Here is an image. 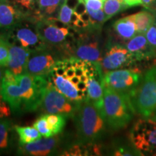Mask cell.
Returning a JSON list of instances; mask_svg holds the SVG:
<instances>
[{
  "mask_svg": "<svg viewBox=\"0 0 156 156\" xmlns=\"http://www.w3.org/2000/svg\"><path fill=\"white\" fill-rule=\"evenodd\" d=\"M17 79L16 83L2 82L0 95L14 114L36 112L41 106L45 89L51 81V75L24 73L17 75Z\"/></svg>",
  "mask_w": 156,
  "mask_h": 156,
  "instance_id": "1",
  "label": "cell"
},
{
  "mask_svg": "<svg viewBox=\"0 0 156 156\" xmlns=\"http://www.w3.org/2000/svg\"><path fill=\"white\" fill-rule=\"evenodd\" d=\"M73 119L79 143L95 144L106 134L108 126L102 113L87 98L82 101Z\"/></svg>",
  "mask_w": 156,
  "mask_h": 156,
  "instance_id": "2",
  "label": "cell"
},
{
  "mask_svg": "<svg viewBox=\"0 0 156 156\" xmlns=\"http://www.w3.org/2000/svg\"><path fill=\"white\" fill-rule=\"evenodd\" d=\"M103 91L101 113L107 126L113 130L126 127L136 114L130 96L107 87H103Z\"/></svg>",
  "mask_w": 156,
  "mask_h": 156,
  "instance_id": "3",
  "label": "cell"
},
{
  "mask_svg": "<svg viewBox=\"0 0 156 156\" xmlns=\"http://www.w3.org/2000/svg\"><path fill=\"white\" fill-rule=\"evenodd\" d=\"M130 98L136 114L147 117L156 110V67L148 69L142 75L137 87L130 95Z\"/></svg>",
  "mask_w": 156,
  "mask_h": 156,
  "instance_id": "4",
  "label": "cell"
},
{
  "mask_svg": "<svg viewBox=\"0 0 156 156\" xmlns=\"http://www.w3.org/2000/svg\"><path fill=\"white\" fill-rule=\"evenodd\" d=\"M1 34L9 44H16L28 49L30 52L36 51L49 46L41 38L37 32L36 23L27 18L16 23L12 27L5 29Z\"/></svg>",
  "mask_w": 156,
  "mask_h": 156,
  "instance_id": "5",
  "label": "cell"
},
{
  "mask_svg": "<svg viewBox=\"0 0 156 156\" xmlns=\"http://www.w3.org/2000/svg\"><path fill=\"white\" fill-rule=\"evenodd\" d=\"M130 141L142 155H156V117L150 116L136 120L130 130Z\"/></svg>",
  "mask_w": 156,
  "mask_h": 156,
  "instance_id": "6",
  "label": "cell"
},
{
  "mask_svg": "<svg viewBox=\"0 0 156 156\" xmlns=\"http://www.w3.org/2000/svg\"><path fill=\"white\" fill-rule=\"evenodd\" d=\"M100 30L94 28L77 30L73 56L84 61L101 63L103 53L99 34Z\"/></svg>",
  "mask_w": 156,
  "mask_h": 156,
  "instance_id": "7",
  "label": "cell"
},
{
  "mask_svg": "<svg viewBox=\"0 0 156 156\" xmlns=\"http://www.w3.org/2000/svg\"><path fill=\"white\" fill-rule=\"evenodd\" d=\"M81 102L68 98L51 82L45 89L40 107L44 114H62L67 118H73Z\"/></svg>",
  "mask_w": 156,
  "mask_h": 156,
  "instance_id": "8",
  "label": "cell"
},
{
  "mask_svg": "<svg viewBox=\"0 0 156 156\" xmlns=\"http://www.w3.org/2000/svg\"><path fill=\"white\" fill-rule=\"evenodd\" d=\"M141 70L136 67L110 71L103 75V85L130 96L142 80Z\"/></svg>",
  "mask_w": 156,
  "mask_h": 156,
  "instance_id": "9",
  "label": "cell"
},
{
  "mask_svg": "<svg viewBox=\"0 0 156 156\" xmlns=\"http://www.w3.org/2000/svg\"><path fill=\"white\" fill-rule=\"evenodd\" d=\"M135 63L133 56L125 45L116 42H108L100 64L104 75L113 70L133 66Z\"/></svg>",
  "mask_w": 156,
  "mask_h": 156,
  "instance_id": "10",
  "label": "cell"
},
{
  "mask_svg": "<svg viewBox=\"0 0 156 156\" xmlns=\"http://www.w3.org/2000/svg\"><path fill=\"white\" fill-rule=\"evenodd\" d=\"M64 136L58 135L41 138L36 141L18 145L17 153L20 155L30 156H46L62 155L66 146Z\"/></svg>",
  "mask_w": 156,
  "mask_h": 156,
  "instance_id": "11",
  "label": "cell"
},
{
  "mask_svg": "<svg viewBox=\"0 0 156 156\" xmlns=\"http://www.w3.org/2000/svg\"><path fill=\"white\" fill-rule=\"evenodd\" d=\"M47 48L30 52L25 73L31 75H48L53 71L56 62L60 59L62 54Z\"/></svg>",
  "mask_w": 156,
  "mask_h": 156,
  "instance_id": "12",
  "label": "cell"
},
{
  "mask_svg": "<svg viewBox=\"0 0 156 156\" xmlns=\"http://www.w3.org/2000/svg\"><path fill=\"white\" fill-rule=\"evenodd\" d=\"M36 27L41 38L50 46H62L69 34V26H59L55 20L41 19L36 23Z\"/></svg>",
  "mask_w": 156,
  "mask_h": 156,
  "instance_id": "13",
  "label": "cell"
},
{
  "mask_svg": "<svg viewBox=\"0 0 156 156\" xmlns=\"http://www.w3.org/2000/svg\"><path fill=\"white\" fill-rule=\"evenodd\" d=\"M124 45L136 62L150 60L156 56V51L148 44L145 34H136Z\"/></svg>",
  "mask_w": 156,
  "mask_h": 156,
  "instance_id": "14",
  "label": "cell"
},
{
  "mask_svg": "<svg viewBox=\"0 0 156 156\" xmlns=\"http://www.w3.org/2000/svg\"><path fill=\"white\" fill-rule=\"evenodd\" d=\"M9 55L7 64V69L15 75H20L25 73L30 51L20 45L9 44Z\"/></svg>",
  "mask_w": 156,
  "mask_h": 156,
  "instance_id": "15",
  "label": "cell"
},
{
  "mask_svg": "<svg viewBox=\"0 0 156 156\" xmlns=\"http://www.w3.org/2000/svg\"><path fill=\"white\" fill-rule=\"evenodd\" d=\"M25 15L8 0H0V29H8L25 18Z\"/></svg>",
  "mask_w": 156,
  "mask_h": 156,
  "instance_id": "16",
  "label": "cell"
},
{
  "mask_svg": "<svg viewBox=\"0 0 156 156\" xmlns=\"http://www.w3.org/2000/svg\"><path fill=\"white\" fill-rule=\"evenodd\" d=\"M17 132L8 118L0 119V154L9 153L15 146Z\"/></svg>",
  "mask_w": 156,
  "mask_h": 156,
  "instance_id": "17",
  "label": "cell"
},
{
  "mask_svg": "<svg viewBox=\"0 0 156 156\" xmlns=\"http://www.w3.org/2000/svg\"><path fill=\"white\" fill-rule=\"evenodd\" d=\"M113 28L116 36L124 42H126L137 34L133 15L116 20L113 24Z\"/></svg>",
  "mask_w": 156,
  "mask_h": 156,
  "instance_id": "18",
  "label": "cell"
},
{
  "mask_svg": "<svg viewBox=\"0 0 156 156\" xmlns=\"http://www.w3.org/2000/svg\"><path fill=\"white\" fill-rule=\"evenodd\" d=\"M87 98L99 110L102 111L103 105V80L97 77H90L87 82Z\"/></svg>",
  "mask_w": 156,
  "mask_h": 156,
  "instance_id": "19",
  "label": "cell"
},
{
  "mask_svg": "<svg viewBox=\"0 0 156 156\" xmlns=\"http://www.w3.org/2000/svg\"><path fill=\"white\" fill-rule=\"evenodd\" d=\"M65 0H37L38 12L41 19H58V12Z\"/></svg>",
  "mask_w": 156,
  "mask_h": 156,
  "instance_id": "20",
  "label": "cell"
},
{
  "mask_svg": "<svg viewBox=\"0 0 156 156\" xmlns=\"http://www.w3.org/2000/svg\"><path fill=\"white\" fill-rule=\"evenodd\" d=\"M51 83L60 93L68 98L73 101H83L78 95L77 88L68 78L64 76H53Z\"/></svg>",
  "mask_w": 156,
  "mask_h": 156,
  "instance_id": "21",
  "label": "cell"
},
{
  "mask_svg": "<svg viewBox=\"0 0 156 156\" xmlns=\"http://www.w3.org/2000/svg\"><path fill=\"white\" fill-rule=\"evenodd\" d=\"M133 17L137 34H145L150 27L155 22V15L148 9L134 14Z\"/></svg>",
  "mask_w": 156,
  "mask_h": 156,
  "instance_id": "22",
  "label": "cell"
},
{
  "mask_svg": "<svg viewBox=\"0 0 156 156\" xmlns=\"http://www.w3.org/2000/svg\"><path fill=\"white\" fill-rule=\"evenodd\" d=\"M15 130L18 135V145L30 143L42 138L41 134L34 126H15Z\"/></svg>",
  "mask_w": 156,
  "mask_h": 156,
  "instance_id": "23",
  "label": "cell"
},
{
  "mask_svg": "<svg viewBox=\"0 0 156 156\" xmlns=\"http://www.w3.org/2000/svg\"><path fill=\"white\" fill-rule=\"evenodd\" d=\"M49 127L54 135H58L63 131L67 122V116L62 114H44Z\"/></svg>",
  "mask_w": 156,
  "mask_h": 156,
  "instance_id": "24",
  "label": "cell"
},
{
  "mask_svg": "<svg viewBox=\"0 0 156 156\" xmlns=\"http://www.w3.org/2000/svg\"><path fill=\"white\" fill-rule=\"evenodd\" d=\"M11 4L18 9L25 17H31L38 13V8H36L37 0H8Z\"/></svg>",
  "mask_w": 156,
  "mask_h": 156,
  "instance_id": "25",
  "label": "cell"
},
{
  "mask_svg": "<svg viewBox=\"0 0 156 156\" xmlns=\"http://www.w3.org/2000/svg\"><path fill=\"white\" fill-rule=\"evenodd\" d=\"M128 8L124 0H104L103 9L108 20L120 12Z\"/></svg>",
  "mask_w": 156,
  "mask_h": 156,
  "instance_id": "26",
  "label": "cell"
},
{
  "mask_svg": "<svg viewBox=\"0 0 156 156\" xmlns=\"http://www.w3.org/2000/svg\"><path fill=\"white\" fill-rule=\"evenodd\" d=\"M87 11L90 15V27L88 28L101 29L103 23L107 20L106 16L103 9H101L99 10H93V9L87 7Z\"/></svg>",
  "mask_w": 156,
  "mask_h": 156,
  "instance_id": "27",
  "label": "cell"
},
{
  "mask_svg": "<svg viewBox=\"0 0 156 156\" xmlns=\"http://www.w3.org/2000/svg\"><path fill=\"white\" fill-rule=\"evenodd\" d=\"M114 155H142L135 147L132 142L131 144H118L114 147Z\"/></svg>",
  "mask_w": 156,
  "mask_h": 156,
  "instance_id": "28",
  "label": "cell"
},
{
  "mask_svg": "<svg viewBox=\"0 0 156 156\" xmlns=\"http://www.w3.org/2000/svg\"><path fill=\"white\" fill-rule=\"evenodd\" d=\"M34 126L40 132L43 137H50L54 136L49 127L44 114L42 115L34 123Z\"/></svg>",
  "mask_w": 156,
  "mask_h": 156,
  "instance_id": "29",
  "label": "cell"
},
{
  "mask_svg": "<svg viewBox=\"0 0 156 156\" xmlns=\"http://www.w3.org/2000/svg\"><path fill=\"white\" fill-rule=\"evenodd\" d=\"M9 44L0 34V66L7 67L9 61Z\"/></svg>",
  "mask_w": 156,
  "mask_h": 156,
  "instance_id": "30",
  "label": "cell"
},
{
  "mask_svg": "<svg viewBox=\"0 0 156 156\" xmlns=\"http://www.w3.org/2000/svg\"><path fill=\"white\" fill-rule=\"evenodd\" d=\"M74 12H75L74 9L71 8V7L64 2L63 5H62L61 8L59 9V12H58V20L60 22H62V23H64V24L69 26L72 15L73 14Z\"/></svg>",
  "mask_w": 156,
  "mask_h": 156,
  "instance_id": "31",
  "label": "cell"
},
{
  "mask_svg": "<svg viewBox=\"0 0 156 156\" xmlns=\"http://www.w3.org/2000/svg\"><path fill=\"white\" fill-rule=\"evenodd\" d=\"M145 36L147 38L148 44L156 51V26L154 23L145 33Z\"/></svg>",
  "mask_w": 156,
  "mask_h": 156,
  "instance_id": "32",
  "label": "cell"
},
{
  "mask_svg": "<svg viewBox=\"0 0 156 156\" xmlns=\"http://www.w3.org/2000/svg\"><path fill=\"white\" fill-rule=\"evenodd\" d=\"M12 113L11 108L6 101L0 95V119L9 118Z\"/></svg>",
  "mask_w": 156,
  "mask_h": 156,
  "instance_id": "33",
  "label": "cell"
},
{
  "mask_svg": "<svg viewBox=\"0 0 156 156\" xmlns=\"http://www.w3.org/2000/svg\"><path fill=\"white\" fill-rule=\"evenodd\" d=\"M86 7L93 10H99L103 9L104 0H84Z\"/></svg>",
  "mask_w": 156,
  "mask_h": 156,
  "instance_id": "34",
  "label": "cell"
},
{
  "mask_svg": "<svg viewBox=\"0 0 156 156\" xmlns=\"http://www.w3.org/2000/svg\"><path fill=\"white\" fill-rule=\"evenodd\" d=\"M142 5L152 12H156V0H142Z\"/></svg>",
  "mask_w": 156,
  "mask_h": 156,
  "instance_id": "35",
  "label": "cell"
},
{
  "mask_svg": "<svg viewBox=\"0 0 156 156\" xmlns=\"http://www.w3.org/2000/svg\"><path fill=\"white\" fill-rule=\"evenodd\" d=\"M128 7L142 5V0H124Z\"/></svg>",
  "mask_w": 156,
  "mask_h": 156,
  "instance_id": "36",
  "label": "cell"
},
{
  "mask_svg": "<svg viewBox=\"0 0 156 156\" xmlns=\"http://www.w3.org/2000/svg\"><path fill=\"white\" fill-rule=\"evenodd\" d=\"M74 76H75V69L74 67H72L66 70L65 75H64V77L70 79V78L74 77Z\"/></svg>",
  "mask_w": 156,
  "mask_h": 156,
  "instance_id": "37",
  "label": "cell"
},
{
  "mask_svg": "<svg viewBox=\"0 0 156 156\" xmlns=\"http://www.w3.org/2000/svg\"><path fill=\"white\" fill-rule=\"evenodd\" d=\"M75 86L77 88V90H79L85 91L87 90V83H85V82H83V81H80L79 83L75 85Z\"/></svg>",
  "mask_w": 156,
  "mask_h": 156,
  "instance_id": "38",
  "label": "cell"
},
{
  "mask_svg": "<svg viewBox=\"0 0 156 156\" xmlns=\"http://www.w3.org/2000/svg\"><path fill=\"white\" fill-rule=\"evenodd\" d=\"M75 76H77V77H80L85 74V71H84L83 67H76L75 68Z\"/></svg>",
  "mask_w": 156,
  "mask_h": 156,
  "instance_id": "39",
  "label": "cell"
},
{
  "mask_svg": "<svg viewBox=\"0 0 156 156\" xmlns=\"http://www.w3.org/2000/svg\"><path fill=\"white\" fill-rule=\"evenodd\" d=\"M6 67H2V66H0V89H1L2 84V80H3V77L4 74H5Z\"/></svg>",
  "mask_w": 156,
  "mask_h": 156,
  "instance_id": "40",
  "label": "cell"
},
{
  "mask_svg": "<svg viewBox=\"0 0 156 156\" xmlns=\"http://www.w3.org/2000/svg\"><path fill=\"white\" fill-rule=\"evenodd\" d=\"M69 80L75 85H77V84L79 83L80 81V77H77V76H74V77H73L72 78H70V79H69Z\"/></svg>",
  "mask_w": 156,
  "mask_h": 156,
  "instance_id": "41",
  "label": "cell"
},
{
  "mask_svg": "<svg viewBox=\"0 0 156 156\" xmlns=\"http://www.w3.org/2000/svg\"><path fill=\"white\" fill-rule=\"evenodd\" d=\"M80 81H83V82H85V83H87V80H88V77H87L86 75L84 74L83 75H82L81 77H80Z\"/></svg>",
  "mask_w": 156,
  "mask_h": 156,
  "instance_id": "42",
  "label": "cell"
},
{
  "mask_svg": "<svg viewBox=\"0 0 156 156\" xmlns=\"http://www.w3.org/2000/svg\"><path fill=\"white\" fill-rule=\"evenodd\" d=\"M154 15H155V22H154V25L156 26V12H153Z\"/></svg>",
  "mask_w": 156,
  "mask_h": 156,
  "instance_id": "43",
  "label": "cell"
},
{
  "mask_svg": "<svg viewBox=\"0 0 156 156\" xmlns=\"http://www.w3.org/2000/svg\"><path fill=\"white\" fill-rule=\"evenodd\" d=\"M151 116H155V117H156V110H155V112H154V113H153V114L151 115Z\"/></svg>",
  "mask_w": 156,
  "mask_h": 156,
  "instance_id": "44",
  "label": "cell"
}]
</instances>
